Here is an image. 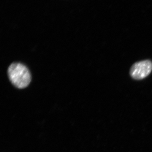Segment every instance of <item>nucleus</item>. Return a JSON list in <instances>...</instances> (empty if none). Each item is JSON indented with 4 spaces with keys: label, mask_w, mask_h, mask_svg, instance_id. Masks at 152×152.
<instances>
[{
    "label": "nucleus",
    "mask_w": 152,
    "mask_h": 152,
    "mask_svg": "<svg viewBox=\"0 0 152 152\" xmlns=\"http://www.w3.org/2000/svg\"><path fill=\"white\" fill-rule=\"evenodd\" d=\"M152 70V62L145 60L134 64L131 68L130 73L133 78L140 80L146 77Z\"/></svg>",
    "instance_id": "nucleus-2"
},
{
    "label": "nucleus",
    "mask_w": 152,
    "mask_h": 152,
    "mask_svg": "<svg viewBox=\"0 0 152 152\" xmlns=\"http://www.w3.org/2000/svg\"><path fill=\"white\" fill-rule=\"evenodd\" d=\"M8 75L11 83L18 88H25L31 82L29 70L26 66L21 63L11 64L8 69Z\"/></svg>",
    "instance_id": "nucleus-1"
}]
</instances>
